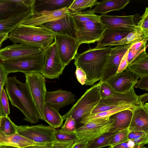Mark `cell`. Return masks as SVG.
Returning a JSON list of instances; mask_svg holds the SVG:
<instances>
[{"label": "cell", "instance_id": "5", "mask_svg": "<svg viewBox=\"0 0 148 148\" xmlns=\"http://www.w3.org/2000/svg\"><path fill=\"white\" fill-rule=\"evenodd\" d=\"M45 60L44 51L41 53L21 58L2 61L3 68L8 75L21 72L25 74L41 73Z\"/></svg>", "mask_w": 148, "mask_h": 148}, {"label": "cell", "instance_id": "4", "mask_svg": "<svg viewBox=\"0 0 148 148\" xmlns=\"http://www.w3.org/2000/svg\"><path fill=\"white\" fill-rule=\"evenodd\" d=\"M101 99L99 82L87 89L69 110L62 116L64 120L71 116L77 124L80 123L83 118L91 114Z\"/></svg>", "mask_w": 148, "mask_h": 148}, {"label": "cell", "instance_id": "59", "mask_svg": "<svg viewBox=\"0 0 148 148\" xmlns=\"http://www.w3.org/2000/svg\"><path fill=\"white\" fill-rule=\"evenodd\" d=\"M2 117L0 116V125H1V120H2Z\"/></svg>", "mask_w": 148, "mask_h": 148}, {"label": "cell", "instance_id": "9", "mask_svg": "<svg viewBox=\"0 0 148 148\" xmlns=\"http://www.w3.org/2000/svg\"><path fill=\"white\" fill-rule=\"evenodd\" d=\"M114 121L113 119L109 118L88 122L77 128L75 133L78 140L89 142L110 131Z\"/></svg>", "mask_w": 148, "mask_h": 148}, {"label": "cell", "instance_id": "48", "mask_svg": "<svg viewBox=\"0 0 148 148\" xmlns=\"http://www.w3.org/2000/svg\"><path fill=\"white\" fill-rule=\"evenodd\" d=\"M142 147V146H141ZM110 148H135L139 147L136 145L134 142L131 140L118 144L113 147H109Z\"/></svg>", "mask_w": 148, "mask_h": 148}, {"label": "cell", "instance_id": "36", "mask_svg": "<svg viewBox=\"0 0 148 148\" xmlns=\"http://www.w3.org/2000/svg\"><path fill=\"white\" fill-rule=\"evenodd\" d=\"M17 127L8 116L2 117L0 133L6 135L15 134L17 133Z\"/></svg>", "mask_w": 148, "mask_h": 148}, {"label": "cell", "instance_id": "31", "mask_svg": "<svg viewBox=\"0 0 148 148\" xmlns=\"http://www.w3.org/2000/svg\"><path fill=\"white\" fill-rule=\"evenodd\" d=\"M148 38L146 34L141 29L138 27L129 33L121 40L111 44L110 46L128 45L139 42Z\"/></svg>", "mask_w": 148, "mask_h": 148}, {"label": "cell", "instance_id": "24", "mask_svg": "<svg viewBox=\"0 0 148 148\" xmlns=\"http://www.w3.org/2000/svg\"><path fill=\"white\" fill-rule=\"evenodd\" d=\"M73 0H34V13L44 11H52L68 8Z\"/></svg>", "mask_w": 148, "mask_h": 148}, {"label": "cell", "instance_id": "18", "mask_svg": "<svg viewBox=\"0 0 148 148\" xmlns=\"http://www.w3.org/2000/svg\"><path fill=\"white\" fill-rule=\"evenodd\" d=\"M39 26L46 28L55 34L67 35L75 38L73 21L69 13L61 18Z\"/></svg>", "mask_w": 148, "mask_h": 148}, {"label": "cell", "instance_id": "33", "mask_svg": "<svg viewBox=\"0 0 148 148\" xmlns=\"http://www.w3.org/2000/svg\"><path fill=\"white\" fill-rule=\"evenodd\" d=\"M69 14L73 21L78 22L92 21L100 22V15L95 14L93 10H86L79 12H70Z\"/></svg>", "mask_w": 148, "mask_h": 148}, {"label": "cell", "instance_id": "3", "mask_svg": "<svg viewBox=\"0 0 148 148\" xmlns=\"http://www.w3.org/2000/svg\"><path fill=\"white\" fill-rule=\"evenodd\" d=\"M55 36V33L44 27L20 24L9 33L8 38L14 44H27L44 50L53 42Z\"/></svg>", "mask_w": 148, "mask_h": 148}, {"label": "cell", "instance_id": "25", "mask_svg": "<svg viewBox=\"0 0 148 148\" xmlns=\"http://www.w3.org/2000/svg\"><path fill=\"white\" fill-rule=\"evenodd\" d=\"M126 69L138 78L148 75V54L146 49L130 62Z\"/></svg>", "mask_w": 148, "mask_h": 148}, {"label": "cell", "instance_id": "44", "mask_svg": "<svg viewBox=\"0 0 148 148\" xmlns=\"http://www.w3.org/2000/svg\"><path fill=\"white\" fill-rule=\"evenodd\" d=\"M119 107V106L109 105L99 103L92 110L91 114L96 113L107 111Z\"/></svg>", "mask_w": 148, "mask_h": 148}, {"label": "cell", "instance_id": "23", "mask_svg": "<svg viewBox=\"0 0 148 148\" xmlns=\"http://www.w3.org/2000/svg\"><path fill=\"white\" fill-rule=\"evenodd\" d=\"M52 144L36 143L17 132L9 135H4L0 133V146H8L18 148H24L30 146L47 145Z\"/></svg>", "mask_w": 148, "mask_h": 148}, {"label": "cell", "instance_id": "41", "mask_svg": "<svg viewBox=\"0 0 148 148\" xmlns=\"http://www.w3.org/2000/svg\"><path fill=\"white\" fill-rule=\"evenodd\" d=\"M137 27L141 29L148 35V8L147 7L144 13L141 16L140 20L138 22Z\"/></svg>", "mask_w": 148, "mask_h": 148}, {"label": "cell", "instance_id": "38", "mask_svg": "<svg viewBox=\"0 0 148 148\" xmlns=\"http://www.w3.org/2000/svg\"><path fill=\"white\" fill-rule=\"evenodd\" d=\"M54 136L56 141L59 142H75L78 138L75 133H68L63 132L60 130H56Z\"/></svg>", "mask_w": 148, "mask_h": 148}, {"label": "cell", "instance_id": "57", "mask_svg": "<svg viewBox=\"0 0 148 148\" xmlns=\"http://www.w3.org/2000/svg\"><path fill=\"white\" fill-rule=\"evenodd\" d=\"M7 39H4L0 41V48L1 47L2 45L3 42L6 40Z\"/></svg>", "mask_w": 148, "mask_h": 148}, {"label": "cell", "instance_id": "40", "mask_svg": "<svg viewBox=\"0 0 148 148\" xmlns=\"http://www.w3.org/2000/svg\"><path fill=\"white\" fill-rule=\"evenodd\" d=\"M77 123L71 116L66 119L61 129V131L68 133H75L77 129Z\"/></svg>", "mask_w": 148, "mask_h": 148}, {"label": "cell", "instance_id": "29", "mask_svg": "<svg viewBox=\"0 0 148 148\" xmlns=\"http://www.w3.org/2000/svg\"><path fill=\"white\" fill-rule=\"evenodd\" d=\"M136 106L137 105H125L107 111L91 114L83 118L80 121V123L84 124L93 121L109 118L115 113L125 110L131 109Z\"/></svg>", "mask_w": 148, "mask_h": 148}, {"label": "cell", "instance_id": "10", "mask_svg": "<svg viewBox=\"0 0 148 148\" xmlns=\"http://www.w3.org/2000/svg\"><path fill=\"white\" fill-rule=\"evenodd\" d=\"M44 51L45 62L41 73L48 79L59 78L65 66L61 60L55 42H53Z\"/></svg>", "mask_w": 148, "mask_h": 148}, {"label": "cell", "instance_id": "11", "mask_svg": "<svg viewBox=\"0 0 148 148\" xmlns=\"http://www.w3.org/2000/svg\"><path fill=\"white\" fill-rule=\"evenodd\" d=\"M55 41L61 60L65 67L74 59L80 46L75 38L55 34Z\"/></svg>", "mask_w": 148, "mask_h": 148}, {"label": "cell", "instance_id": "14", "mask_svg": "<svg viewBox=\"0 0 148 148\" xmlns=\"http://www.w3.org/2000/svg\"><path fill=\"white\" fill-rule=\"evenodd\" d=\"M138 79L132 72L125 69L122 72L116 73L106 82L114 91L125 93L129 91L135 86Z\"/></svg>", "mask_w": 148, "mask_h": 148}, {"label": "cell", "instance_id": "15", "mask_svg": "<svg viewBox=\"0 0 148 148\" xmlns=\"http://www.w3.org/2000/svg\"><path fill=\"white\" fill-rule=\"evenodd\" d=\"M70 12L69 10L65 8L53 11H44L34 13L21 24L28 26H38L63 17Z\"/></svg>", "mask_w": 148, "mask_h": 148}, {"label": "cell", "instance_id": "39", "mask_svg": "<svg viewBox=\"0 0 148 148\" xmlns=\"http://www.w3.org/2000/svg\"><path fill=\"white\" fill-rule=\"evenodd\" d=\"M130 131L128 128L119 131L111 140L109 146L113 147L127 141Z\"/></svg>", "mask_w": 148, "mask_h": 148}, {"label": "cell", "instance_id": "60", "mask_svg": "<svg viewBox=\"0 0 148 148\" xmlns=\"http://www.w3.org/2000/svg\"><path fill=\"white\" fill-rule=\"evenodd\" d=\"M145 148H148V146L147 145V146H146Z\"/></svg>", "mask_w": 148, "mask_h": 148}, {"label": "cell", "instance_id": "50", "mask_svg": "<svg viewBox=\"0 0 148 148\" xmlns=\"http://www.w3.org/2000/svg\"><path fill=\"white\" fill-rule=\"evenodd\" d=\"M8 75L5 72L3 66L2 62L0 61V84L4 87Z\"/></svg>", "mask_w": 148, "mask_h": 148}, {"label": "cell", "instance_id": "28", "mask_svg": "<svg viewBox=\"0 0 148 148\" xmlns=\"http://www.w3.org/2000/svg\"><path fill=\"white\" fill-rule=\"evenodd\" d=\"M132 108L119 111L109 117L110 119L114 120L110 131H119L128 128L132 115Z\"/></svg>", "mask_w": 148, "mask_h": 148}, {"label": "cell", "instance_id": "2", "mask_svg": "<svg viewBox=\"0 0 148 148\" xmlns=\"http://www.w3.org/2000/svg\"><path fill=\"white\" fill-rule=\"evenodd\" d=\"M112 47L90 48L81 53L77 52L74 64L85 73L87 80L85 85L93 86L100 80L103 71Z\"/></svg>", "mask_w": 148, "mask_h": 148}, {"label": "cell", "instance_id": "1", "mask_svg": "<svg viewBox=\"0 0 148 148\" xmlns=\"http://www.w3.org/2000/svg\"><path fill=\"white\" fill-rule=\"evenodd\" d=\"M4 86L11 104L23 113L24 119L32 123L38 122V112L26 83L20 82L14 76L8 77Z\"/></svg>", "mask_w": 148, "mask_h": 148}, {"label": "cell", "instance_id": "54", "mask_svg": "<svg viewBox=\"0 0 148 148\" xmlns=\"http://www.w3.org/2000/svg\"><path fill=\"white\" fill-rule=\"evenodd\" d=\"M52 144L47 145L32 146H29L24 148H51Z\"/></svg>", "mask_w": 148, "mask_h": 148}, {"label": "cell", "instance_id": "26", "mask_svg": "<svg viewBox=\"0 0 148 148\" xmlns=\"http://www.w3.org/2000/svg\"><path fill=\"white\" fill-rule=\"evenodd\" d=\"M34 14L33 10L0 20V34H8Z\"/></svg>", "mask_w": 148, "mask_h": 148}, {"label": "cell", "instance_id": "37", "mask_svg": "<svg viewBox=\"0 0 148 148\" xmlns=\"http://www.w3.org/2000/svg\"><path fill=\"white\" fill-rule=\"evenodd\" d=\"M128 139L134 142L138 146H144L148 143V132L140 131L130 132Z\"/></svg>", "mask_w": 148, "mask_h": 148}, {"label": "cell", "instance_id": "51", "mask_svg": "<svg viewBox=\"0 0 148 148\" xmlns=\"http://www.w3.org/2000/svg\"><path fill=\"white\" fill-rule=\"evenodd\" d=\"M88 141L82 140L74 142L70 148H88Z\"/></svg>", "mask_w": 148, "mask_h": 148}, {"label": "cell", "instance_id": "53", "mask_svg": "<svg viewBox=\"0 0 148 148\" xmlns=\"http://www.w3.org/2000/svg\"><path fill=\"white\" fill-rule=\"evenodd\" d=\"M3 87L0 84V116L1 117L6 116H7L5 114L2 106L1 101V95L2 90Z\"/></svg>", "mask_w": 148, "mask_h": 148}, {"label": "cell", "instance_id": "20", "mask_svg": "<svg viewBox=\"0 0 148 148\" xmlns=\"http://www.w3.org/2000/svg\"><path fill=\"white\" fill-rule=\"evenodd\" d=\"M33 6L22 4L18 0H0V20L32 10Z\"/></svg>", "mask_w": 148, "mask_h": 148}, {"label": "cell", "instance_id": "12", "mask_svg": "<svg viewBox=\"0 0 148 148\" xmlns=\"http://www.w3.org/2000/svg\"><path fill=\"white\" fill-rule=\"evenodd\" d=\"M43 50L37 47L19 43L0 49V60L2 61L16 59L42 53Z\"/></svg>", "mask_w": 148, "mask_h": 148}, {"label": "cell", "instance_id": "21", "mask_svg": "<svg viewBox=\"0 0 148 148\" xmlns=\"http://www.w3.org/2000/svg\"><path fill=\"white\" fill-rule=\"evenodd\" d=\"M136 15L117 16L103 14L100 15V21L106 27H124L135 29L137 28L136 20L140 17L137 14Z\"/></svg>", "mask_w": 148, "mask_h": 148}, {"label": "cell", "instance_id": "17", "mask_svg": "<svg viewBox=\"0 0 148 148\" xmlns=\"http://www.w3.org/2000/svg\"><path fill=\"white\" fill-rule=\"evenodd\" d=\"M140 103L131 109L132 115L128 128L130 132L137 131L148 132V103Z\"/></svg>", "mask_w": 148, "mask_h": 148}, {"label": "cell", "instance_id": "7", "mask_svg": "<svg viewBox=\"0 0 148 148\" xmlns=\"http://www.w3.org/2000/svg\"><path fill=\"white\" fill-rule=\"evenodd\" d=\"M26 82L37 109L39 119L44 120L45 98L47 91L45 77L41 73L25 74Z\"/></svg>", "mask_w": 148, "mask_h": 148}, {"label": "cell", "instance_id": "22", "mask_svg": "<svg viewBox=\"0 0 148 148\" xmlns=\"http://www.w3.org/2000/svg\"><path fill=\"white\" fill-rule=\"evenodd\" d=\"M134 87L127 92L122 93L114 91L110 97L101 99L99 103L118 106L127 104L139 105L140 103L138 101V95L134 91Z\"/></svg>", "mask_w": 148, "mask_h": 148}, {"label": "cell", "instance_id": "30", "mask_svg": "<svg viewBox=\"0 0 148 148\" xmlns=\"http://www.w3.org/2000/svg\"><path fill=\"white\" fill-rule=\"evenodd\" d=\"M44 120L50 126L56 128L62 125L64 119L57 111L45 103L44 109Z\"/></svg>", "mask_w": 148, "mask_h": 148}, {"label": "cell", "instance_id": "8", "mask_svg": "<svg viewBox=\"0 0 148 148\" xmlns=\"http://www.w3.org/2000/svg\"><path fill=\"white\" fill-rule=\"evenodd\" d=\"M55 128L42 124L17 126V132L36 143H52L56 141Z\"/></svg>", "mask_w": 148, "mask_h": 148}, {"label": "cell", "instance_id": "19", "mask_svg": "<svg viewBox=\"0 0 148 148\" xmlns=\"http://www.w3.org/2000/svg\"><path fill=\"white\" fill-rule=\"evenodd\" d=\"M106 27L95 48H100L110 46L111 44L121 40L134 30L124 27Z\"/></svg>", "mask_w": 148, "mask_h": 148}, {"label": "cell", "instance_id": "47", "mask_svg": "<svg viewBox=\"0 0 148 148\" xmlns=\"http://www.w3.org/2000/svg\"><path fill=\"white\" fill-rule=\"evenodd\" d=\"M128 49L123 56L120 61L119 66L116 73H119L125 69L129 63L127 62V56Z\"/></svg>", "mask_w": 148, "mask_h": 148}, {"label": "cell", "instance_id": "32", "mask_svg": "<svg viewBox=\"0 0 148 148\" xmlns=\"http://www.w3.org/2000/svg\"><path fill=\"white\" fill-rule=\"evenodd\" d=\"M119 131L105 132L96 138L89 141L88 148H101L109 146L110 142L114 135Z\"/></svg>", "mask_w": 148, "mask_h": 148}, {"label": "cell", "instance_id": "45", "mask_svg": "<svg viewBox=\"0 0 148 148\" xmlns=\"http://www.w3.org/2000/svg\"><path fill=\"white\" fill-rule=\"evenodd\" d=\"M75 74L78 82L82 85H85L87 80L86 74L81 69L76 67Z\"/></svg>", "mask_w": 148, "mask_h": 148}, {"label": "cell", "instance_id": "49", "mask_svg": "<svg viewBox=\"0 0 148 148\" xmlns=\"http://www.w3.org/2000/svg\"><path fill=\"white\" fill-rule=\"evenodd\" d=\"M74 142H59L56 141L53 143L51 148H70Z\"/></svg>", "mask_w": 148, "mask_h": 148}, {"label": "cell", "instance_id": "55", "mask_svg": "<svg viewBox=\"0 0 148 148\" xmlns=\"http://www.w3.org/2000/svg\"><path fill=\"white\" fill-rule=\"evenodd\" d=\"M8 34H0V41L4 39H8Z\"/></svg>", "mask_w": 148, "mask_h": 148}, {"label": "cell", "instance_id": "42", "mask_svg": "<svg viewBox=\"0 0 148 148\" xmlns=\"http://www.w3.org/2000/svg\"><path fill=\"white\" fill-rule=\"evenodd\" d=\"M99 83L100 93L101 99H105L109 97L113 94L114 91L107 83L106 82Z\"/></svg>", "mask_w": 148, "mask_h": 148}, {"label": "cell", "instance_id": "6", "mask_svg": "<svg viewBox=\"0 0 148 148\" xmlns=\"http://www.w3.org/2000/svg\"><path fill=\"white\" fill-rule=\"evenodd\" d=\"M72 21L75 38L80 45L98 42L107 27L100 22H81Z\"/></svg>", "mask_w": 148, "mask_h": 148}, {"label": "cell", "instance_id": "16", "mask_svg": "<svg viewBox=\"0 0 148 148\" xmlns=\"http://www.w3.org/2000/svg\"><path fill=\"white\" fill-rule=\"evenodd\" d=\"M75 95L71 92L60 89L53 91H47L45 103L59 111L60 108L72 103L76 100Z\"/></svg>", "mask_w": 148, "mask_h": 148}, {"label": "cell", "instance_id": "13", "mask_svg": "<svg viewBox=\"0 0 148 148\" xmlns=\"http://www.w3.org/2000/svg\"><path fill=\"white\" fill-rule=\"evenodd\" d=\"M133 44L117 45L112 47L104 67L99 82H106L116 73L123 56Z\"/></svg>", "mask_w": 148, "mask_h": 148}, {"label": "cell", "instance_id": "52", "mask_svg": "<svg viewBox=\"0 0 148 148\" xmlns=\"http://www.w3.org/2000/svg\"><path fill=\"white\" fill-rule=\"evenodd\" d=\"M138 99L139 103L144 104L148 101V93L146 92L138 96Z\"/></svg>", "mask_w": 148, "mask_h": 148}, {"label": "cell", "instance_id": "58", "mask_svg": "<svg viewBox=\"0 0 148 148\" xmlns=\"http://www.w3.org/2000/svg\"><path fill=\"white\" fill-rule=\"evenodd\" d=\"M145 147H146L145 146H143L140 147H138V148H145ZM108 148H110V147H108Z\"/></svg>", "mask_w": 148, "mask_h": 148}, {"label": "cell", "instance_id": "35", "mask_svg": "<svg viewBox=\"0 0 148 148\" xmlns=\"http://www.w3.org/2000/svg\"><path fill=\"white\" fill-rule=\"evenodd\" d=\"M148 38L132 44L128 49L127 62L129 64L142 51L146 49Z\"/></svg>", "mask_w": 148, "mask_h": 148}, {"label": "cell", "instance_id": "56", "mask_svg": "<svg viewBox=\"0 0 148 148\" xmlns=\"http://www.w3.org/2000/svg\"><path fill=\"white\" fill-rule=\"evenodd\" d=\"M0 148H18L16 147L8 146H1Z\"/></svg>", "mask_w": 148, "mask_h": 148}, {"label": "cell", "instance_id": "43", "mask_svg": "<svg viewBox=\"0 0 148 148\" xmlns=\"http://www.w3.org/2000/svg\"><path fill=\"white\" fill-rule=\"evenodd\" d=\"M1 101L4 111L7 116L10 114L8 99L4 88L2 89L1 95Z\"/></svg>", "mask_w": 148, "mask_h": 148}, {"label": "cell", "instance_id": "46", "mask_svg": "<svg viewBox=\"0 0 148 148\" xmlns=\"http://www.w3.org/2000/svg\"><path fill=\"white\" fill-rule=\"evenodd\" d=\"M136 88L146 91L148 90V75L141 78L137 82Z\"/></svg>", "mask_w": 148, "mask_h": 148}, {"label": "cell", "instance_id": "34", "mask_svg": "<svg viewBox=\"0 0 148 148\" xmlns=\"http://www.w3.org/2000/svg\"><path fill=\"white\" fill-rule=\"evenodd\" d=\"M99 3V2L96 0H73L68 8L70 12H79L88 8L91 9Z\"/></svg>", "mask_w": 148, "mask_h": 148}, {"label": "cell", "instance_id": "27", "mask_svg": "<svg viewBox=\"0 0 148 148\" xmlns=\"http://www.w3.org/2000/svg\"><path fill=\"white\" fill-rule=\"evenodd\" d=\"M130 2V0H103L92 10L94 13L106 14L113 11H119L124 9Z\"/></svg>", "mask_w": 148, "mask_h": 148}]
</instances>
